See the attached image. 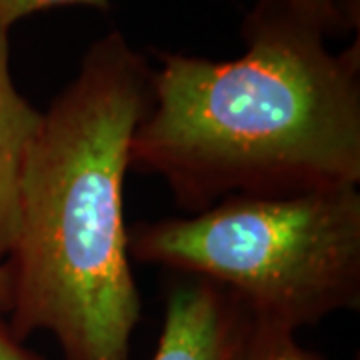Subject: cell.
Segmentation results:
<instances>
[{
	"mask_svg": "<svg viewBox=\"0 0 360 360\" xmlns=\"http://www.w3.org/2000/svg\"><path fill=\"white\" fill-rule=\"evenodd\" d=\"M300 8L302 13L310 14L321 25L326 26L330 37L342 34L345 30L356 26V20L352 18V6L345 0H286Z\"/></svg>",
	"mask_w": 360,
	"mask_h": 360,
	"instance_id": "8",
	"label": "cell"
},
{
	"mask_svg": "<svg viewBox=\"0 0 360 360\" xmlns=\"http://www.w3.org/2000/svg\"><path fill=\"white\" fill-rule=\"evenodd\" d=\"M246 51L208 60L155 51V98L130 168L165 180L188 214L229 196L360 184V51L286 0L246 14Z\"/></svg>",
	"mask_w": 360,
	"mask_h": 360,
	"instance_id": "1",
	"label": "cell"
},
{
	"mask_svg": "<svg viewBox=\"0 0 360 360\" xmlns=\"http://www.w3.org/2000/svg\"><path fill=\"white\" fill-rule=\"evenodd\" d=\"M11 309V276L8 269L2 262L0 264V316H6Z\"/></svg>",
	"mask_w": 360,
	"mask_h": 360,
	"instance_id": "10",
	"label": "cell"
},
{
	"mask_svg": "<svg viewBox=\"0 0 360 360\" xmlns=\"http://www.w3.org/2000/svg\"><path fill=\"white\" fill-rule=\"evenodd\" d=\"M155 98V68L110 30L42 112L18 186L6 322L51 333L65 360H130L142 300L124 222L130 142Z\"/></svg>",
	"mask_w": 360,
	"mask_h": 360,
	"instance_id": "2",
	"label": "cell"
},
{
	"mask_svg": "<svg viewBox=\"0 0 360 360\" xmlns=\"http://www.w3.org/2000/svg\"><path fill=\"white\" fill-rule=\"evenodd\" d=\"M236 360H326L304 348L296 333L283 324L252 319Z\"/></svg>",
	"mask_w": 360,
	"mask_h": 360,
	"instance_id": "6",
	"label": "cell"
},
{
	"mask_svg": "<svg viewBox=\"0 0 360 360\" xmlns=\"http://www.w3.org/2000/svg\"><path fill=\"white\" fill-rule=\"evenodd\" d=\"M8 34L11 30L0 26V264L13 248L20 172L28 146L42 122V112L14 86Z\"/></svg>",
	"mask_w": 360,
	"mask_h": 360,
	"instance_id": "5",
	"label": "cell"
},
{
	"mask_svg": "<svg viewBox=\"0 0 360 360\" xmlns=\"http://www.w3.org/2000/svg\"><path fill=\"white\" fill-rule=\"evenodd\" d=\"M58 6H89L98 11H108L110 0H0V26L11 30L14 22L22 20L26 16Z\"/></svg>",
	"mask_w": 360,
	"mask_h": 360,
	"instance_id": "7",
	"label": "cell"
},
{
	"mask_svg": "<svg viewBox=\"0 0 360 360\" xmlns=\"http://www.w3.org/2000/svg\"><path fill=\"white\" fill-rule=\"evenodd\" d=\"M0 360H44L39 352L26 347L25 340L16 338L6 316H0Z\"/></svg>",
	"mask_w": 360,
	"mask_h": 360,
	"instance_id": "9",
	"label": "cell"
},
{
	"mask_svg": "<svg viewBox=\"0 0 360 360\" xmlns=\"http://www.w3.org/2000/svg\"><path fill=\"white\" fill-rule=\"evenodd\" d=\"M252 314L219 284L180 276L168 286L153 360H236Z\"/></svg>",
	"mask_w": 360,
	"mask_h": 360,
	"instance_id": "4",
	"label": "cell"
},
{
	"mask_svg": "<svg viewBox=\"0 0 360 360\" xmlns=\"http://www.w3.org/2000/svg\"><path fill=\"white\" fill-rule=\"evenodd\" d=\"M129 257L198 276L290 330L360 307V191L229 196L188 217L134 222Z\"/></svg>",
	"mask_w": 360,
	"mask_h": 360,
	"instance_id": "3",
	"label": "cell"
}]
</instances>
